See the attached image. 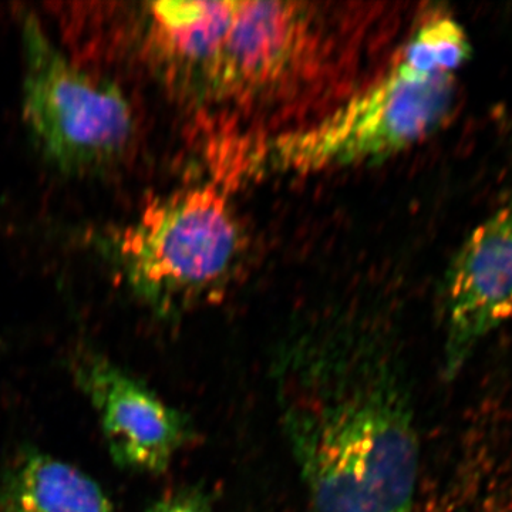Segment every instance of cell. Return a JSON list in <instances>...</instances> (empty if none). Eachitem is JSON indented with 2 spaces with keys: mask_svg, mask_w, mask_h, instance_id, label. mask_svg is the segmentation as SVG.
<instances>
[{
  "mask_svg": "<svg viewBox=\"0 0 512 512\" xmlns=\"http://www.w3.org/2000/svg\"><path fill=\"white\" fill-rule=\"evenodd\" d=\"M279 416L313 512H419L420 446L399 355L362 330L293 340Z\"/></svg>",
  "mask_w": 512,
  "mask_h": 512,
  "instance_id": "obj_1",
  "label": "cell"
},
{
  "mask_svg": "<svg viewBox=\"0 0 512 512\" xmlns=\"http://www.w3.org/2000/svg\"><path fill=\"white\" fill-rule=\"evenodd\" d=\"M244 247L237 217L214 185L154 201L117 239L128 285L158 315L183 313L221 296Z\"/></svg>",
  "mask_w": 512,
  "mask_h": 512,
  "instance_id": "obj_2",
  "label": "cell"
},
{
  "mask_svg": "<svg viewBox=\"0 0 512 512\" xmlns=\"http://www.w3.org/2000/svg\"><path fill=\"white\" fill-rule=\"evenodd\" d=\"M454 100V74L420 76L396 60L382 80L326 119L276 138L269 164L276 171L305 174L384 160L433 134Z\"/></svg>",
  "mask_w": 512,
  "mask_h": 512,
  "instance_id": "obj_3",
  "label": "cell"
},
{
  "mask_svg": "<svg viewBox=\"0 0 512 512\" xmlns=\"http://www.w3.org/2000/svg\"><path fill=\"white\" fill-rule=\"evenodd\" d=\"M22 26L23 114L47 160L67 173L119 160L134 133L133 113L119 87L70 62L35 15L26 13Z\"/></svg>",
  "mask_w": 512,
  "mask_h": 512,
  "instance_id": "obj_4",
  "label": "cell"
},
{
  "mask_svg": "<svg viewBox=\"0 0 512 512\" xmlns=\"http://www.w3.org/2000/svg\"><path fill=\"white\" fill-rule=\"evenodd\" d=\"M72 372L99 416L114 463L140 473L167 471L191 437L183 414L100 353H76Z\"/></svg>",
  "mask_w": 512,
  "mask_h": 512,
  "instance_id": "obj_5",
  "label": "cell"
},
{
  "mask_svg": "<svg viewBox=\"0 0 512 512\" xmlns=\"http://www.w3.org/2000/svg\"><path fill=\"white\" fill-rule=\"evenodd\" d=\"M313 23L306 3L237 2L231 28L202 77V92L217 101L272 92L308 56Z\"/></svg>",
  "mask_w": 512,
  "mask_h": 512,
  "instance_id": "obj_6",
  "label": "cell"
},
{
  "mask_svg": "<svg viewBox=\"0 0 512 512\" xmlns=\"http://www.w3.org/2000/svg\"><path fill=\"white\" fill-rule=\"evenodd\" d=\"M512 318V200L478 225L446 281L444 376L456 377L478 343Z\"/></svg>",
  "mask_w": 512,
  "mask_h": 512,
  "instance_id": "obj_7",
  "label": "cell"
},
{
  "mask_svg": "<svg viewBox=\"0 0 512 512\" xmlns=\"http://www.w3.org/2000/svg\"><path fill=\"white\" fill-rule=\"evenodd\" d=\"M0 512H119L80 468L22 448L0 468Z\"/></svg>",
  "mask_w": 512,
  "mask_h": 512,
  "instance_id": "obj_8",
  "label": "cell"
},
{
  "mask_svg": "<svg viewBox=\"0 0 512 512\" xmlns=\"http://www.w3.org/2000/svg\"><path fill=\"white\" fill-rule=\"evenodd\" d=\"M237 2H157L148 6L151 43L177 73L202 82L231 28Z\"/></svg>",
  "mask_w": 512,
  "mask_h": 512,
  "instance_id": "obj_9",
  "label": "cell"
},
{
  "mask_svg": "<svg viewBox=\"0 0 512 512\" xmlns=\"http://www.w3.org/2000/svg\"><path fill=\"white\" fill-rule=\"evenodd\" d=\"M471 57L466 30L456 20L440 16L421 25L397 62L420 76L453 74Z\"/></svg>",
  "mask_w": 512,
  "mask_h": 512,
  "instance_id": "obj_10",
  "label": "cell"
},
{
  "mask_svg": "<svg viewBox=\"0 0 512 512\" xmlns=\"http://www.w3.org/2000/svg\"><path fill=\"white\" fill-rule=\"evenodd\" d=\"M146 512H214L207 495L198 490H178L165 495Z\"/></svg>",
  "mask_w": 512,
  "mask_h": 512,
  "instance_id": "obj_11",
  "label": "cell"
}]
</instances>
